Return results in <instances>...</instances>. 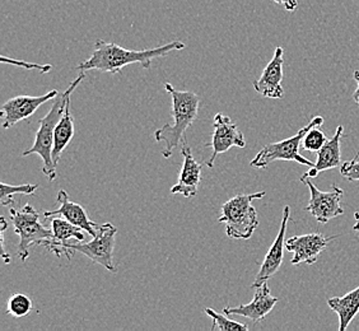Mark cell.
<instances>
[{
    "instance_id": "1",
    "label": "cell",
    "mask_w": 359,
    "mask_h": 331,
    "mask_svg": "<svg viewBox=\"0 0 359 331\" xmlns=\"http://www.w3.org/2000/svg\"><path fill=\"white\" fill-rule=\"evenodd\" d=\"M187 45L182 41H171L148 50H128V48L118 46L114 42L98 40L95 43V50L90 58L83 62H81L76 70L87 72V70H100L111 74H118L125 67L132 64H140L145 69H149L151 64L154 59L163 58L172 51L182 50Z\"/></svg>"
},
{
    "instance_id": "2",
    "label": "cell",
    "mask_w": 359,
    "mask_h": 331,
    "mask_svg": "<svg viewBox=\"0 0 359 331\" xmlns=\"http://www.w3.org/2000/svg\"><path fill=\"white\" fill-rule=\"evenodd\" d=\"M165 90L172 100L173 125H163L154 131V139L158 143H165L162 156L168 159L180 143L187 139V129L198 119L201 97L191 90H177L170 83L165 84Z\"/></svg>"
},
{
    "instance_id": "3",
    "label": "cell",
    "mask_w": 359,
    "mask_h": 331,
    "mask_svg": "<svg viewBox=\"0 0 359 331\" xmlns=\"http://www.w3.org/2000/svg\"><path fill=\"white\" fill-rule=\"evenodd\" d=\"M84 72H81L79 76H76L73 82L70 83L69 87L54 100V104L48 114L40 120V128L36 133L35 143L28 148L27 151L22 153L23 157H27L31 154H39L42 159V173L48 177V181H54L56 179V167L57 166L53 161V148H54V133L59 120L64 115V111L67 104L72 98L73 92L76 87L84 81Z\"/></svg>"
},
{
    "instance_id": "4",
    "label": "cell",
    "mask_w": 359,
    "mask_h": 331,
    "mask_svg": "<svg viewBox=\"0 0 359 331\" xmlns=\"http://www.w3.org/2000/svg\"><path fill=\"white\" fill-rule=\"evenodd\" d=\"M265 191L254 194H238L222 205L219 223L226 227V234L233 240H249L259 227L257 210L252 205L256 199H263Z\"/></svg>"
},
{
    "instance_id": "5",
    "label": "cell",
    "mask_w": 359,
    "mask_h": 331,
    "mask_svg": "<svg viewBox=\"0 0 359 331\" xmlns=\"http://www.w3.org/2000/svg\"><path fill=\"white\" fill-rule=\"evenodd\" d=\"M11 222L14 232L20 237L17 245V255L21 262H27L31 246H40L53 237V229L45 227L40 222V213L31 204L22 209H9Z\"/></svg>"
},
{
    "instance_id": "6",
    "label": "cell",
    "mask_w": 359,
    "mask_h": 331,
    "mask_svg": "<svg viewBox=\"0 0 359 331\" xmlns=\"http://www.w3.org/2000/svg\"><path fill=\"white\" fill-rule=\"evenodd\" d=\"M315 125H324L323 116H315L310 121V124L304 126L297 134H294L290 138L284 139L276 143L264 145L263 149L257 153L255 158L250 162V166L254 168H266L270 163L276 161H294L299 165L313 167L315 163L310 159L304 158V156L299 154V147L302 144L306 133L311 129Z\"/></svg>"
},
{
    "instance_id": "7",
    "label": "cell",
    "mask_w": 359,
    "mask_h": 331,
    "mask_svg": "<svg viewBox=\"0 0 359 331\" xmlns=\"http://www.w3.org/2000/svg\"><path fill=\"white\" fill-rule=\"evenodd\" d=\"M118 234V228L112 223L100 224L96 237L90 242H76L67 243L64 246V255L72 260L74 252H81L87 256L92 262L104 266V269L111 273H116L118 269L114 264V248H115V236Z\"/></svg>"
},
{
    "instance_id": "8",
    "label": "cell",
    "mask_w": 359,
    "mask_h": 331,
    "mask_svg": "<svg viewBox=\"0 0 359 331\" xmlns=\"http://www.w3.org/2000/svg\"><path fill=\"white\" fill-rule=\"evenodd\" d=\"M301 182H304V185L309 187L311 195L310 203L304 208V210L311 213L318 223L325 224L339 215L344 214V208L341 207V198L344 195L343 189L334 184L332 191L324 193L318 190L309 177L301 179Z\"/></svg>"
},
{
    "instance_id": "9",
    "label": "cell",
    "mask_w": 359,
    "mask_h": 331,
    "mask_svg": "<svg viewBox=\"0 0 359 331\" xmlns=\"http://www.w3.org/2000/svg\"><path fill=\"white\" fill-rule=\"evenodd\" d=\"M213 134H212V142L207 143L205 147L212 148V154L207 161V166L209 168L215 167V161L219 154L226 153L233 148H245L246 140L238 129V126L227 115L217 114L213 121Z\"/></svg>"
},
{
    "instance_id": "10",
    "label": "cell",
    "mask_w": 359,
    "mask_h": 331,
    "mask_svg": "<svg viewBox=\"0 0 359 331\" xmlns=\"http://www.w3.org/2000/svg\"><path fill=\"white\" fill-rule=\"evenodd\" d=\"M59 96V90H50L43 96H15L8 100L1 106L0 115L3 119V128L9 129L14 125L21 123L23 120L31 118L36 111L51 100H55Z\"/></svg>"
},
{
    "instance_id": "11",
    "label": "cell",
    "mask_w": 359,
    "mask_h": 331,
    "mask_svg": "<svg viewBox=\"0 0 359 331\" xmlns=\"http://www.w3.org/2000/svg\"><path fill=\"white\" fill-rule=\"evenodd\" d=\"M290 218V208L285 205L283 209V217H282L279 232H278L273 245L270 246L268 254L264 257V262L260 265V270H259L251 288L255 290L257 287L263 285L264 283H268L270 278L276 276L280 269L284 260V250H287L285 248V241H287L285 234H287V226H288Z\"/></svg>"
},
{
    "instance_id": "12",
    "label": "cell",
    "mask_w": 359,
    "mask_h": 331,
    "mask_svg": "<svg viewBox=\"0 0 359 331\" xmlns=\"http://www.w3.org/2000/svg\"><path fill=\"white\" fill-rule=\"evenodd\" d=\"M332 238H335V236L327 237L323 234H307L290 237L285 241L287 251L293 254L290 262L293 265L315 264Z\"/></svg>"
},
{
    "instance_id": "13",
    "label": "cell",
    "mask_w": 359,
    "mask_h": 331,
    "mask_svg": "<svg viewBox=\"0 0 359 331\" xmlns=\"http://www.w3.org/2000/svg\"><path fill=\"white\" fill-rule=\"evenodd\" d=\"M284 50L278 46L274 51L273 59L265 67L260 78L252 83L257 93L265 98L279 100L283 98L284 90L282 87L283 81Z\"/></svg>"
},
{
    "instance_id": "14",
    "label": "cell",
    "mask_w": 359,
    "mask_h": 331,
    "mask_svg": "<svg viewBox=\"0 0 359 331\" xmlns=\"http://www.w3.org/2000/svg\"><path fill=\"white\" fill-rule=\"evenodd\" d=\"M255 290V296L250 304H240L237 307L228 306L223 309V313H226L227 316H242V318H250L254 323H262L276 307L278 298L271 296L268 283H264Z\"/></svg>"
},
{
    "instance_id": "15",
    "label": "cell",
    "mask_w": 359,
    "mask_h": 331,
    "mask_svg": "<svg viewBox=\"0 0 359 331\" xmlns=\"http://www.w3.org/2000/svg\"><path fill=\"white\" fill-rule=\"evenodd\" d=\"M181 156L184 158V162L181 167L179 181L176 185L171 187V194H180L184 198L190 199L196 196L199 191L203 165L194 158L193 153L187 145V139L184 140V144L181 147Z\"/></svg>"
},
{
    "instance_id": "16",
    "label": "cell",
    "mask_w": 359,
    "mask_h": 331,
    "mask_svg": "<svg viewBox=\"0 0 359 331\" xmlns=\"http://www.w3.org/2000/svg\"><path fill=\"white\" fill-rule=\"evenodd\" d=\"M56 199H57V203L60 204V207L54 209V210L45 212L43 213L45 218L48 219V218H53V217H62V218H65L67 221L70 222L72 224H74L76 227L82 228L92 237H96L100 224L90 219L82 205L70 201L69 195L64 189H62L57 193Z\"/></svg>"
},
{
    "instance_id": "17",
    "label": "cell",
    "mask_w": 359,
    "mask_h": 331,
    "mask_svg": "<svg viewBox=\"0 0 359 331\" xmlns=\"http://www.w3.org/2000/svg\"><path fill=\"white\" fill-rule=\"evenodd\" d=\"M344 134V126L339 125L337 128L335 134L332 135V139H329L326 142V144L320 149L318 152V159L316 163L313 167H310L307 173L302 175L301 179H315L318 177V173L323 171H327V170H332L337 168L340 165V159H341V138Z\"/></svg>"
},
{
    "instance_id": "18",
    "label": "cell",
    "mask_w": 359,
    "mask_h": 331,
    "mask_svg": "<svg viewBox=\"0 0 359 331\" xmlns=\"http://www.w3.org/2000/svg\"><path fill=\"white\" fill-rule=\"evenodd\" d=\"M53 229V237L48 241L43 242L42 246L48 248L50 252L56 256H62L64 254V246L70 243V240L74 238L76 242H83L84 235L82 234V228L76 227L62 217H53L48 218Z\"/></svg>"
},
{
    "instance_id": "19",
    "label": "cell",
    "mask_w": 359,
    "mask_h": 331,
    "mask_svg": "<svg viewBox=\"0 0 359 331\" xmlns=\"http://www.w3.org/2000/svg\"><path fill=\"white\" fill-rule=\"evenodd\" d=\"M327 306L338 315L339 331H346L359 313V285L346 296L327 299Z\"/></svg>"
},
{
    "instance_id": "20",
    "label": "cell",
    "mask_w": 359,
    "mask_h": 331,
    "mask_svg": "<svg viewBox=\"0 0 359 331\" xmlns=\"http://www.w3.org/2000/svg\"><path fill=\"white\" fill-rule=\"evenodd\" d=\"M74 137V118L70 115V101L65 107L64 115L56 125L54 133V148H53V161L57 166L62 158V153L68 147L70 140Z\"/></svg>"
},
{
    "instance_id": "21",
    "label": "cell",
    "mask_w": 359,
    "mask_h": 331,
    "mask_svg": "<svg viewBox=\"0 0 359 331\" xmlns=\"http://www.w3.org/2000/svg\"><path fill=\"white\" fill-rule=\"evenodd\" d=\"M205 313H207L209 318H212L213 320V324L210 330H221V331H238V330H249V326L248 325L241 324V323H237V321H232L229 318H226L227 315L226 313H218L217 311L207 307L205 309Z\"/></svg>"
},
{
    "instance_id": "22",
    "label": "cell",
    "mask_w": 359,
    "mask_h": 331,
    "mask_svg": "<svg viewBox=\"0 0 359 331\" xmlns=\"http://www.w3.org/2000/svg\"><path fill=\"white\" fill-rule=\"evenodd\" d=\"M34 309L29 297L22 293H15L8 299L7 313L15 318H25Z\"/></svg>"
},
{
    "instance_id": "23",
    "label": "cell",
    "mask_w": 359,
    "mask_h": 331,
    "mask_svg": "<svg viewBox=\"0 0 359 331\" xmlns=\"http://www.w3.org/2000/svg\"><path fill=\"white\" fill-rule=\"evenodd\" d=\"M39 189V185H31V184H25V185H7L1 184L0 187V201L3 207H11L13 204V196L15 194H22V195H34L36 190Z\"/></svg>"
},
{
    "instance_id": "24",
    "label": "cell",
    "mask_w": 359,
    "mask_h": 331,
    "mask_svg": "<svg viewBox=\"0 0 359 331\" xmlns=\"http://www.w3.org/2000/svg\"><path fill=\"white\" fill-rule=\"evenodd\" d=\"M327 140H329L327 135L321 130V126L315 125L306 133L304 140H302V147H304V151L318 153L326 144Z\"/></svg>"
},
{
    "instance_id": "25",
    "label": "cell",
    "mask_w": 359,
    "mask_h": 331,
    "mask_svg": "<svg viewBox=\"0 0 359 331\" xmlns=\"http://www.w3.org/2000/svg\"><path fill=\"white\" fill-rule=\"evenodd\" d=\"M359 152L351 161L344 162L340 167V173L349 181H359Z\"/></svg>"
},
{
    "instance_id": "26",
    "label": "cell",
    "mask_w": 359,
    "mask_h": 331,
    "mask_svg": "<svg viewBox=\"0 0 359 331\" xmlns=\"http://www.w3.org/2000/svg\"><path fill=\"white\" fill-rule=\"evenodd\" d=\"M1 62H9V64H14V65H18V67H23L26 69H37L42 72V73H48L51 70V65H39V64H34V62H25L21 60H13V59H7L6 56H1Z\"/></svg>"
},
{
    "instance_id": "27",
    "label": "cell",
    "mask_w": 359,
    "mask_h": 331,
    "mask_svg": "<svg viewBox=\"0 0 359 331\" xmlns=\"http://www.w3.org/2000/svg\"><path fill=\"white\" fill-rule=\"evenodd\" d=\"M8 223L4 217H0V243H1V257L6 264L11 262V255L8 254L7 248H6V229H7Z\"/></svg>"
},
{
    "instance_id": "28",
    "label": "cell",
    "mask_w": 359,
    "mask_h": 331,
    "mask_svg": "<svg viewBox=\"0 0 359 331\" xmlns=\"http://www.w3.org/2000/svg\"><path fill=\"white\" fill-rule=\"evenodd\" d=\"M278 6H282L288 12H294L298 7V0H273Z\"/></svg>"
},
{
    "instance_id": "29",
    "label": "cell",
    "mask_w": 359,
    "mask_h": 331,
    "mask_svg": "<svg viewBox=\"0 0 359 331\" xmlns=\"http://www.w3.org/2000/svg\"><path fill=\"white\" fill-rule=\"evenodd\" d=\"M353 78H354V81L357 82V90H354V93H353V100H354V102L359 106V70L354 72Z\"/></svg>"
},
{
    "instance_id": "30",
    "label": "cell",
    "mask_w": 359,
    "mask_h": 331,
    "mask_svg": "<svg viewBox=\"0 0 359 331\" xmlns=\"http://www.w3.org/2000/svg\"><path fill=\"white\" fill-rule=\"evenodd\" d=\"M353 229H354V231H357V232H359V219H357V223L354 224Z\"/></svg>"
}]
</instances>
